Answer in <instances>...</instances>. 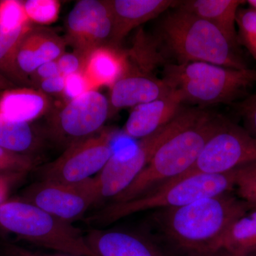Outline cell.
Masks as SVG:
<instances>
[{
	"mask_svg": "<svg viewBox=\"0 0 256 256\" xmlns=\"http://www.w3.org/2000/svg\"><path fill=\"white\" fill-rule=\"evenodd\" d=\"M62 75L56 60L42 64L30 76L31 85L36 87L38 82L45 79Z\"/></svg>",
	"mask_w": 256,
	"mask_h": 256,
	"instance_id": "obj_32",
	"label": "cell"
},
{
	"mask_svg": "<svg viewBox=\"0 0 256 256\" xmlns=\"http://www.w3.org/2000/svg\"><path fill=\"white\" fill-rule=\"evenodd\" d=\"M236 180V170L225 174L191 175L130 201L112 202L88 217L86 222L100 228L140 212L184 206L233 191Z\"/></svg>",
	"mask_w": 256,
	"mask_h": 256,
	"instance_id": "obj_5",
	"label": "cell"
},
{
	"mask_svg": "<svg viewBox=\"0 0 256 256\" xmlns=\"http://www.w3.org/2000/svg\"><path fill=\"white\" fill-rule=\"evenodd\" d=\"M20 198L72 224L100 202L94 176L72 184L42 180L25 188Z\"/></svg>",
	"mask_w": 256,
	"mask_h": 256,
	"instance_id": "obj_10",
	"label": "cell"
},
{
	"mask_svg": "<svg viewBox=\"0 0 256 256\" xmlns=\"http://www.w3.org/2000/svg\"><path fill=\"white\" fill-rule=\"evenodd\" d=\"M228 120L222 114L207 110L194 124L163 143L139 176L112 202L130 201L144 196L184 174L208 141Z\"/></svg>",
	"mask_w": 256,
	"mask_h": 256,
	"instance_id": "obj_2",
	"label": "cell"
},
{
	"mask_svg": "<svg viewBox=\"0 0 256 256\" xmlns=\"http://www.w3.org/2000/svg\"><path fill=\"white\" fill-rule=\"evenodd\" d=\"M50 96L38 89L15 87L0 92V114L16 122L31 124L50 110Z\"/></svg>",
	"mask_w": 256,
	"mask_h": 256,
	"instance_id": "obj_18",
	"label": "cell"
},
{
	"mask_svg": "<svg viewBox=\"0 0 256 256\" xmlns=\"http://www.w3.org/2000/svg\"><path fill=\"white\" fill-rule=\"evenodd\" d=\"M96 256H170L142 229H90L85 234Z\"/></svg>",
	"mask_w": 256,
	"mask_h": 256,
	"instance_id": "obj_13",
	"label": "cell"
},
{
	"mask_svg": "<svg viewBox=\"0 0 256 256\" xmlns=\"http://www.w3.org/2000/svg\"><path fill=\"white\" fill-rule=\"evenodd\" d=\"M0 228L57 252L96 256L80 228L21 198L0 203Z\"/></svg>",
	"mask_w": 256,
	"mask_h": 256,
	"instance_id": "obj_6",
	"label": "cell"
},
{
	"mask_svg": "<svg viewBox=\"0 0 256 256\" xmlns=\"http://www.w3.org/2000/svg\"><path fill=\"white\" fill-rule=\"evenodd\" d=\"M240 0H188L180 2L176 8L206 20L218 28L235 46H239L236 30Z\"/></svg>",
	"mask_w": 256,
	"mask_h": 256,
	"instance_id": "obj_19",
	"label": "cell"
},
{
	"mask_svg": "<svg viewBox=\"0 0 256 256\" xmlns=\"http://www.w3.org/2000/svg\"><path fill=\"white\" fill-rule=\"evenodd\" d=\"M92 90L88 80L82 72L65 76V89L64 97L65 102L76 98Z\"/></svg>",
	"mask_w": 256,
	"mask_h": 256,
	"instance_id": "obj_29",
	"label": "cell"
},
{
	"mask_svg": "<svg viewBox=\"0 0 256 256\" xmlns=\"http://www.w3.org/2000/svg\"><path fill=\"white\" fill-rule=\"evenodd\" d=\"M246 2L250 6V9L256 10V0H248V1H246Z\"/></svg>",
	"mask_w": 256,
	"mask_h": 256,
	"instance_id": "obj_38",
	"label": "cell"
},
{
	"mask_svg": "<svg viewBox=\"0 0 256 256\" xmlns=\"http://www.w3.org/2000/svg\"><path fill=\"white\" fill-rule=\"evenodd\" d=\"M31 23L26 16L23 1H0V28L11 32Z\"/></svg>",
	"mask_w": 256,
	"mask_h": 256,
	"instance_id": "obj_26",
	"label": "cell"
},
{
	"mask_svg": "<svg viewBox=\"0 0 256 256\" xmlns=\"http://www.w3.org/2000/svg\"><path fill=\"white\" fill-rule=\"evenodd\" d=\"M34 162L30 156L18 154L0 146V175L20 176L34 168Z\"/></svg>",
	"mask_w": 256,
	"mask_h": 256,
	"instance_id": "obj_27",
	"label": "cell"
},
{
	"mask_svg": "<svg viewBox=\"0 0 256 256\" xmlns=\"http://www.w3.org/2000/svg\"><path fill=\"white\" fill-rule=\"evenodd\" d=\"M114 16V32L110 45L120 47L133 28L158 18L180 2L172 0H109Z\"/></svg>",
	"mask_w": 256,
	"mask_h": 256,
	"instance_id": "obj_16",
	"label": "cell"
},
{
	"mask_svg": "<svg viewBox=\"0 0 256 256\" xmlns=\"http://www.w3.org/2000/svg\"><path fill=\"white\" fill-rule=\"evenodd\" d=\"M252 210L226 192L184 206L150 210L141 229L170 256H213L229 226Z\"/></svg>",
	"mask_w": 256,
	"mask_h": 256,
	"instance_id": "obj_1",
	"label": "cell"
},
{
	"mask_svg": "<svg viewBox=\"0 0 256 256\" xmlns=\"http://www.w3.org/2000/svg\"><path fill=\"white\" fill-rule=\"evenodd\" d=\"M20 176H11V175H0V203L5 201L8 192L10 191L12 182L18 180Z\"/></svg>",
	"mask_w": 256,
	"mask_h": 256,
	"instance_id": "obj_35",
	"label": "cell"
},
{
	"mask_svg": "<svg viewBox=\"0 0 256 256\" xmlns=\"http://www.w3.org/2000/svg\"><path fill=\"white\" fill-rule=\"evenodd\" d=\"M128 54L120 47L105 45L95 48L85 57L82 73L92 90L101 86L110 88L129 72Z\"/></svg>",
	"mask_w": 256,
	"mask_h": 256,
	"instance_id": "obj_17",
	"label": "cell"
},
{
	"mask_svg": "<svg viewBox=\"0 0 256 256\" xmlns=\"http://www.w3.org/2000/svg\"><path fill=\"white\" fill-rule=\"evenodd\" d=\"M23 2L30 22L50 25L60 16L62 3L58 0H26Z\"/></svg>",
	"mask_w": 256,
	"mask_h": 256,
	"instance_id": "obj_24",
	"label": "cell"
},
{
	"mask_svg": "<svg viewBox=\"0 0 256 256\" xmlns=\"http://www.w3.org/2000/svg\"><path fill=\"white\" fill-rule=\"evenodd\" d=\"M110 116L108 99L98 90H90L66 102L52 116L48 132L56 141L68 146L100 132Z\"/></svg>",
	"mask_w": 256,
	"mask_h": 256,
	"instance_id": "obj_11",
	"label": "cell"
},
{
	"mask_svg": "<svg viewBox=\"0 0 256 256\" xmlns=\"http://www.w3.org/2000/svg\"><path fill=\"white\" fill-rule=\"evenodd\" d=\"M234 106L244 128L256 139V92L237 101Z\"/></svg>",
	"mask_w": 256,
	"mask_h": 256,
	"instance_id": "obj_28",
	"label": "cell"
},
{
	"mask_svg": "<svg viewBox=\"0 0 256 256\" xmlns=\"http://www.w3.org/2000/svg\"><path fill=\"white\" fill-rule=\"evenodd\" d=\"M35 50L40 66L46 62L58 60L66 52L65 38L55 32L45 28H32Z\"/></svg>",
	"mask_w": 256,
	"mask_h": 256,
	"instance_id": "obj_23",
	"label": "cell"
},
{
	"mask_svg": "<svg viewBox=\"0 0 256 256\" xmlns=\"http://www.w3.org/2000/svg\"><path fill=\"white\" fill-rule=\"evenodd\" d=\"M35 88L38 89L47 96L62 95L63 96L64 89H65V76L60 75L45 79L38 82Z\"/></svg>",
	"mask_w": 256,
	"mask_h": 256,
	"instance_id": "obj_34",
	"label": "cell"
},
{
	"mask_svg": "<svg viewBox=\"0 0 256 256\" xmlns=\"http://www.w3.org/2000/svg\"><path fill=\"white\" fill-rule=\"evenodd\" d=\"M66 28V42L84 58L95 48L110 45L114 16L108 1L77 2L69 12Z\"/></svg>",
	"mask_w": 256,
	"mask_h": 256,
	"instance_id": "obj_12",
	"label": "cell"
},
{
	"mask_svg": "<svg viewBox=\"0 0 256 256\" xmlns=\"http://www.w3.org/2000/svg\"><path fill=\"white\" fill-rule=\"evenodd\" d=\"M163 80L181 92L184 102L232 104L256 84V69H235L205 62L165 66Z\"/></svg>",
	"mask_w": 256,
	"mask_h": 256,
	"instance_id": "obj_4",
	"label": "cell"
},
{
	"mask_svg": "<svg viewBox=\"0 0 256 256\" xmlns=\"http://www.w3.org/2000/svg\"><path fill=\"white\" fill-rule=\"evenodd\" d=\"M236 186L256 188V162L242 165L236 169Z\"/></svg>",
	"mask_w": 256,
	"mask_h": 256,
	"instance_id": "obj_33",
	"label": "cell"
},
{
	"mask_svg": "<svg viewBox=\"0 0 256 256\" xmlns=\"http://www.w3.org/2000/svg\"><path fill=\"white\" fill-rule=\"evenodd\" d=\"M173 88L162 78L130 69L110 88V116L116 111L151 102L169 94Z\"/></svg>",
	"mask_w": 256,
	"mask_h": 256,
	"instance_id": "obj_15",
	"label": "cell"
},
{
	"mask_svg": "<svg viewBox=\"0 0 256 256\" xmlns=\"http://www.w3.org/2000/svg\"><path fill=\"white\" fill-rule=\"evenodd\" d=\"M254 162H256V138L245 128L228 120L208 141L193 166L184 174L166 184L194 174H225Z\"/></svg>",
	"mask_w": 256,
	"mask_h": 256,
	"instance_id": "obj_9",
	"label": "cell"
},
{
	"mask_svg": "<svg viewBox=\"0 0 256 256\" xmlns=\"http://www.w3.org/2000/svg\"><path fill=\"white\" fill-rule=\"evenodd\" d=\"M84 58L76 52L64 53L56 60L60 74L64 76H68L72 74L82 72Z\"/></svg>",
	"mask_w": 256,
	"mask_h": 256,
	"instance_id": "obj_30",
	"label": "cell"
},
{
	"mask_svg": "<svg viewBox=\"0 0 256 256\" xmlns=\"http://www.w3.org/2000/svg\"><path fill=\"white\" fill-rule=\"evenodd\" d=\"M239 44L246 48L256 60V11L239 9L236 18Z\"/></svg>",
	"mask_w": 256,
	"mask_h": 256,
	"instance_id": "obj_25",
	"label": "cell"
},
{
	"mask_svg": "<svg viewBox=\"0 0 256 256\" xmlns=\"http://www.w3.org/2000/svg\"><path fill=\"white\" fill-rule=\"evenodd\" d=\"M183 102L181 92L173 88L156 100L136 106L128 116L122 132L134 139L148 137L171 122L184 108Z\"/></svg>",
	"mask_w": 256,
	"mask_h": 256,
	"instance_id": "obj_14",
	"label": "cell"
},
{
	"mask_svg": "<svg viewBox=\"0 0 256 256\" xmlns=\"http://www.w3.org/2000/svg\"><path fill=\"white\" fill-rule=\"evenodd\" d=\"M220 248L242 254L256 252V208L240 216L229 226Z\"/></svg>",
	"mask_w": 256,
	"mask_h": 256,
	"instance_id": "obj_22",
	"label": "cell"
},
{
	"mask_svg": "<svg viewBox=\"0 0 256 256\" xmlns=\"http://www.w3.org/2000/svg\"><path fill=\"white\" fill-rule=\"evenodd\" d=\"M202 108H184L169 124L138 141L130 153L114 152L107 164L94 176L100 202L114 200L139 176L162 144L175 134L194 124L206 114Z\"/></svg>",
	"mask_w": 256,
	"mask_h": 256,
	"instance_id": "obj_7",
	"label": "cell"
},
{
	"mask_svg": "<svg viewBox=\"0 0 256 256\" xmlns=\"http://www.w3.org/2000/svg\"><path fill=\"white\" fill-rule=\"evenodd\" d=\"M33 28L28 23L11 32L0 28V74L15 85H31L30 79L24 76L16 66L18 47L25 35Z\"/></svg>",
	"mask_w": 256,
	"mask_h": 256,
	"instance_id": "obj_21",
	"label": "cell"
},
{
	"mask_svg": "<svg viewBox=\"0 0 256 256\" xmlns=\"http://www.w3.org/2000/svg\"></svg>",
	"mask_w": 256,
	"mask_h": 256,
	"instance_id": "obj_39",
	"label": "cell"
},
{
	"mask_svg": "<svg viewBox=\"0 0 256 256\" xmlns=\"http://www.w3.org/2000/svg\"><path fill=\"white\" fill-rule=\"evenodd\" d=\"M40 139L31 124L16 122L0 114V146L30 156L38 148Z\"/></svg>",
	"mask_w": 256,
	"mask_h": 256,
	"instance_id": "obj_20",
	"label": "cell"
},
{
	"mask_svg": "<svg viewBox=\"0 0 256 256\" xmlns=\"http://www.w3.org/2000/svg\"><path fill=\"white\" fill-rule=\"evenodd\" d=\"M0 256H78L70 254H43L28 250L26 248L20 246L16 244L10 242H2L0 246Z\"/></svg>",
	"mask_w": 256,
	"mask_h": 256,
	"instance_id": "obj_31",
	"label": "cell"
},
{
	"mask_svg": "<svg viewBox=\"0 0 256 256\" xmlns=\"http://www.w3.org/2000/svg\"><path fill=\"white\" fill-rule=\"evenodd\" d=\"M116 136L114 128H104L94 136L72 143L62 156L42 168V180L72 184L92 178L114 154Z\"/></svg>",
	"mask_w": 256,
	"mask_h": 256,
	"instance_id": "obj_8",
	"label": "cell"
},
{
	"mask_svg": "<svg viewBox=\"0 0 256 256\" xmlns=\"http://www.w3.org/2000/svg\"><path fill=\"white\" fill-rule=\"evenodd\" d=\"M213 256H256V252L242 254V252H232L226 249L220 248Z\"/></svg>",
	"mask_w": 256,
	"mask_h": 256,
	"instance_id": "obj_36",
	"label": "cell"
},
{
	"mask_svg": "<svg viewBox=\"0 0 256 256\" xmlns=\"http://www.w3.org/2000/svg\"><path fill=\"white\" fill-rule=\"evenodd\" d=\"M15 87H18V86L0 74V92H4Z\"/></svg>",
	"mask_w": 256,
	"mask_h": 256,
	"instance_id": "obj_37",
	"label": "cell"
},
{
	"mask_svg": "<svg viewBox=\"0 0 256 256\" xmlns=\"http://www.w3.org/2000/svg\"><path fill=\"white\" fill-rule=\"evenodd\" d=\"M158 38L178 64L205 62L235 69L249 68L238 50L206 20L176 8L162 18Z\"/></svg>",
	"mask_w": 256,
	"mask_h": 256,
	"instance_id": "obj_3",
	"label": "cell"
}]
</instances>
